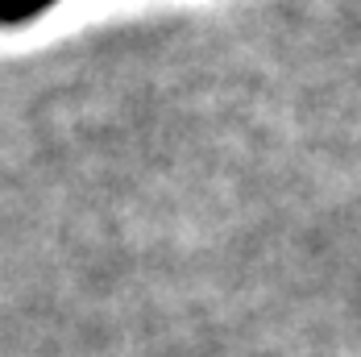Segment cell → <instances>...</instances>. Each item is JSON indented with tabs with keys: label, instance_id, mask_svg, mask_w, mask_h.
Wrapping results in <instances>:
<instances>
[{
	"label": "cell",
	"instance_id": "obj_1",
	"mask_svg": "<svg viewBox=\"0 0 361 357\" xmlns=\"http://www.w3.org/2000/svg\"><path fill=\"white\" fill-rule=\"evenodd\" d=\"M50 4H59V0H0V30L34 21V17H42Z\"/></svg>",
	"mask_w": 361,
	"mask_h": 357
}]
</instances>
